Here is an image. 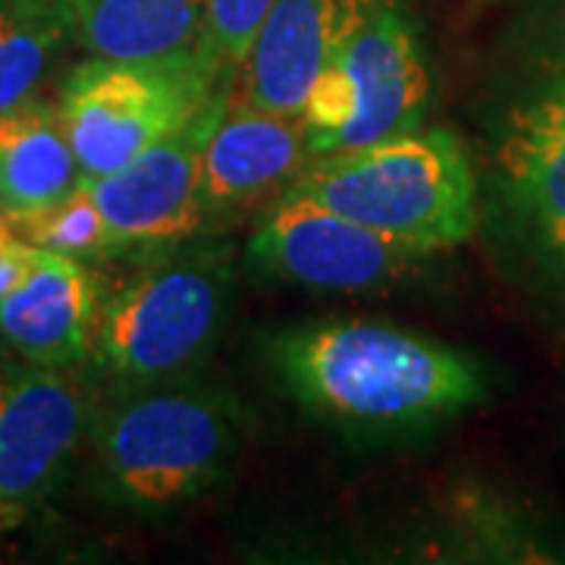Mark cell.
I'll return each instance as SVG.
<instances>
[{"label":"cell","mask_w":565,"mask_h":565,"mask_svg":"<svg viewBox=\"0 0 565 565\" xmlns=\"http://www.w3.org/2000/svg\"><path fill=\"white\" fill-rule=\"evenodd\" d=\"M82 170L57 104L32 102L0 114V214L29 221L79 189Z\"/></svg>","instance_id":"5bb4252c"},{"label":"cell","mask_w":565,"mask_h":565,"mask_svg":"<svg viewBox=\"0 0 565 565\" xmlns=\"http://www.w3.org/2000/svg\"><path fill=\"white\" fill-rule=\"evenodd\" d=\"M13 226L20 230L25 243L66 255V258H79V262L117 252L114 236H110L95 199L88 195L85 182H79V189L54 207L41 211L29 221L13 223Z\"/></svg>","instance_id":"e0dca14e"},{"label":"cell","mask_w":565,"mask_h":565,"mask_svg":"<svg viewBox=\"0 0 565 565\" xmlns=\"http://www.w3.org/2000/svg\"><path fill=\"white\" fill-rule=\"evenodd\" d=\"M427 252L384 236L327 204L282 192L255 226L245 262L318 292H367L399 280Z\"/></svg>","instance_id":"9c48e42d"},{"label":"cell","mask_w":565,"mask_h":565,"mask_svg":"<svg viewBox=\"0 0 565 565\" xmlns=\"http://www.w3.org/2000/svg\"><path fill=\"white\" fill-rule=\"evenodd\" d=\"M245 415L202 371L107 393L88 427L95 481L110 503L167 515L204 497L236 462Z\"/></svg>","instance_id":"3957f363"},{"label":"cell","mask_w":565,"mask_h":565,"mask_svg":"<svg viewBox=\"0 0 565 565\" xmlns=\"http://www.w3.org/2000/svg\"><path fill=\"white\" fill-rule=\"evenodd\" d=\"M70 41L61 0H0V114L35 98Z\"/></svg>","instance_id":"2e32d148"},{"label":"cell","mask_w":565,"mask_h":565,"mask_svg":"<svg viewBox=\"0 0 565 565\" xmlns=\"http://www.w3.org/2000/svg\"><path fill=\"white\" fill-rule=\"evenodd\" d=\"M95 386L70 367L0 371V534L20 527L61 484L88 440Z\"/></svg>","instance_id":"ba28073f"},{"label":"cell","mask_w":565,"mask_h":565,"mask_svg":"<svg viewBox=\"0 0 565 565\" xmlns=\"http://www.w3.org/2000/svg\"><path fill=\"white\" fill-rule=\"evenodd\" d=\"M98 286L79 258L32 245L20 282L0 296V343L22 362L76 367L95 345Z\"/></svg>","instance_id":"4fadbf2b"},{"label":"cell","mask_w":565,"mask_h":565,"mask_svg":"<svg viewBox=\"0 0 565 565\" xmlns=\"http://www.w3.org/2000/svg\"><path fill=\"white\" fill-rule=\"evenodd\" d=\"M274 0H204L202 51L239 73Z\"/></svg>","instance_id":"ac0fdd59"},{"label":"cell","mask_w":565,"mask_h":565,"mask_svg":"<svg viewBox=\"0 0 565 565\" xmlns=\"http://www.w3.org/2000/svg\"><path fill=\"white\" fill-rule=\"evenodd\" d=\"M471 3H493V0H471Z\"/></svg>","instance_id":"ffe728a7"},{"label":"cell","mask_w":565,"mask_h":565,"mask_svg":"<svg viewBox=\"0 0 565 565\" xmlns=\"http://www.w3.org/2000/svg\"><path fill=\"white\" fill-rule=\"evenodd\" d=\"M430 95L418 22L403 0H390L343 41L305 98L299 120L311 161L418 129Z\"/></svg>","instance_id":"52a82bcc"},{"label":"cell","mask_w":565,"mask_h":565,"mask_svg":"<svg viewBox=\"0 0 565 565\" xmlns=\"http://www.w3.org/2000/svg\"><path fill=\"white\" fill-rule=\"evenodd\" d=\"M73 44L92 57L154 61L202 47L204 0H61Z\"/></svg>","instance_id":"9a60e30c"},{"label":"cell","mask_w":565,"mask_h":565,"mask_svg":"<svg viewBox=\"0 0 565 565\" xmlns=\"http://www.w3.org/2000/svg\"><path fill=\"white\" fill-rule=\"evenodd\" d=\"M563 282H565V274H563Z\"/></svg>","instance_id":"44dd1931"},{"label":"cell","mask_w":565,"mask_h":565,"mask_svg":"<svg viewBox=\"0 0 565 565\" xmlns=\"http://www.w3.org/2000/svg\"><path fill=\"white\" fill-rule=\"evenodd\" d=\"M233 82L180 132L167 136L117 170L82 180L117 248H151L207 233L202 207V145Z\"/></svg>","instance_id":"30bf717a"},{"label":"cell","mask_w":565,"mask_h":565,"mask_svg":"<svg viewBox=\"0 0 565 565\" xmlns=\"http://www.w3.org/2000/svg\"><path fill=\"white\" fill-rule=\"evenodd\" d=\"M286 393L318 422L403 437L484 403L481 364L452 345L364 318L299 323L267 343Z\"/></svg>","instance_id":"7a4b0ae2"},{"label":"cell","mask_w":565,"mask_h":565,"mask_svg":"<svg viewBox=\"0 0 565 565\" xmlns=\"http://www.w3.org/2000/svg\"><path fill=\"white\" fill-rule=\"evenodd\" d=\"M236 267L223 239L151 245L148 258L102 305L92 355L107 393L199 371L221 340Z\"/></svg>","instance_id":"277c9868"},{"label":"cell","mask_w":565,"mask_h":565,"mask_svg":"<svg viewBox=\"0 0 565 565\" xmlns=\"http://www.w3.org/2000/svg\"><path fill=\"white\" fill-rule=\"evenodd\" d=\"M384 3L390 0H274L239 70V102L299 117L323 66Z\"/></svg>","instance_id":"7c38bea8"},{"label":"cell","mask_w":565,"mask_h":565,"mask_svg":"<svg viewBox=\"0 0 565 565\" xmlns=\"http://www.w3.org/2000/svg\"><path fill=\"white\" fill-rule=\"evenodd\" d=\"M490 217L546 277L565 274V0H522L475 104Z\"/></svg>","instance_id":"6da1fadb"},{"label":"cell","mask_w":565,"mask_h":565,"mask_svg":"<svg viewBox=\"0 0 565 565\" xmlns=\"http://www.w3.org/2000/svg\"><path fill=\"white\" fill-rule=\"evenodd\" d=\"M239 73L202 47L154 61L88 57L57 92V110L82 180H95L195 120Z\"/></svg>","instance_id":"8992f818"},{"label":"cell","mask_w":565,"mask_h":565,"mask_svg":"<svg viewBox=\"0 0 565 565\" xmlns=\"http://www.w3.org/2000/svg\"><path fill=\"white\" fill-rule=\"evenodd\" d=\"M29 262H32V243H25L20 230L0 214V296L20 282Z\"/></svg>","instance_id":"d6986e66"},{"label":"cell","mask_w":565,"mask_h":565,"mask_svg":"<svg viewBox=\"0 0 565 565\" xmlns=\"http://www.w3.org/2000/svg\"><path fill=\"white\" fill-rule=\"evenodd\" d=\"M311 161L299 117L230 98L202 145V207L207 230L286 192Z\"/></svg>","instance_id":"8fae6325"},{"label":"cell","mask_w":565,"mask_h":565,"mask_svg":"<svg viewBox=\"0 0 565 565\" xmlns=\"http://www.w3.org/2000/svg\"><path fill=\"white\" fill-rule=\"evenodd\" d=\"M327 204L427 255L462 245L478 226V173L449 129H412L308 161L286 189Z\"/></svg>","instance_id":"5b68a950"}]
</instances>
